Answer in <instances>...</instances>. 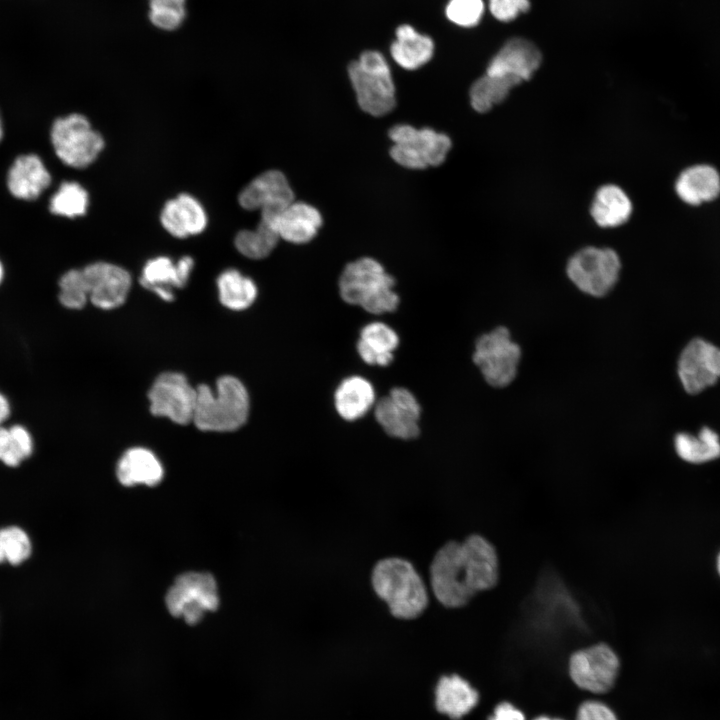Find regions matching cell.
<instances>
[{
    "instance_id": "1",
    "label": "cell",
    "mask_w": 720,
    "mask_h": 720,
    "mask_svg": "<svg viewBox=\"0 0 720 720\" xmlns=\"http://www.w3.org/2000/svg\"><path fill=\"white\" fill-rule=\"evenodd\" d=\"M499 560L494 545L479 534L462 542L449 541L435 554L430 566L431 587L445 607L459 608L473 596L496 586Z\"/></svg>"
},
{
    "instance_id": "2",
    "label": "cell",
    "mask_w": 720,
    "mask_h": 720,
    "mask_svg": "<svg viewBox=\"0 0 720 720\" xmlns=\"http://www.w3.org/2000/svg\"><path fill=\"white\" fill-rule=\"evenodd\" d=\"M371 583L395 618L415 619L427 607L425 584L414 566L405 559L389 557L378 561L372 571Z\"/></svg>"
},
{
    "instance_id": "3",
    "label": "cell",
    "mask_w": 720,
    "mask_h": 720,
    "mask_svg": "<svg viewBox=\"0 0 720 720\" xmlns=\"http://www.w3.org/2000/svg\"><path fill=\"white\" fill-rule=\"evenodd\" d=\"M193 423L202 431L230 432L245 424L249 396L242 382L233 376L217 380L216 393L207 385L196 388Z\"/></svg>"
},
{
    "instance_id": "4",
    "label": "cell",
    "mask_w": 720,
    "mask_h": 720,
    "mask_svg": "<svg viewBox=\"0 0 720 720\" xmlns=\"http://www.w3.org/2000/svg\"><path fill=\"white\" fill-rule=\"evenodd\" d=\"M395 280L373 258L362 257L348 263L339 278V293L348 304L361 306L372 314L396 310L399 297Z\"/></svg>"
},
{
    "instance_id": "5",
    "label": "cell",
    "mask_w": 720,
    "mask_h": 720,
    "mask_svg": "<svg viewBox=\"0 0 720 720\" xmlns=\"http://www.w3.org/2000/svg\"><path fill=\"white\" fill-rule=\"evenodd\" d=\"M348 76L358 105L364 112L378 117L393 110L395 85L389 64L380 52H362L348 65Z\"/></svg>"
},
{
    "instance_id": "6",
    "label": "cell",
    "mask_w": 720,
    "mask_h": 720,
    "mask_svg": "<svg viewBox=\"0 0 720 720\" xmlns=\"http://www.w3.org/2000/svg\"><path fill=\"white\" fill-rule=\"evenodd\" d=\"M521 358V347L505 326L481 334L472 356L485 382L494 388L512 384L518 375Z\"/></svg>"
},
{
    "instance_id": "7",
    "label": "cell",
    "mask_w": 720,
    "mask_h": 720,
    "mask_svg": "<svg viewBox=\"0 0 720 720\" xmlns=\"http://www.w3.org/2000/svg\"><path fill=\"white\" fill-rule=\"evenodd\" d=\"M50 140L56 156L77 169L91 165L104 148L102 135L79 113L57 118L51 126Z\"/></svg>"
},
{
    "instance_id": "8",
    "label": "cell",
    "mask_w": 720,
    "mask_h": 720,
    "mask_svg": "<svg viewBox=\"0 0 720 720\" xmlns=\"http://www.w3.org/2000/svg\"><path fill=\"white\" fill-rule=\"evenodd\" d=\"M388 135L394 143L390 149L392 159L409 169H426L442 164L452 146L448 135L408 124L391 127Z\"/></svg>"
},
{
    "instance_id": "9",
    "label": "cell",
    "mask_w": 720,
    "mask_h": 720,
    "mask_svg": "<svg viewBox=\"0 0 720 720\" xmlns=\"http://www.w3.org/2000/svg\"><path fill=\"white\" fill-rule=\"evenodd\" d=\"M621 271L618 254L611 248L585 247L572 255L566 274L583 294L601 298L616 286Z\"/></svg>"
},
{
    "instance_id": "10",
    "label": "cell",
    "mask_w": 720,
    "mask_h": 720,
    "mask_svg": "<svg viewBox=\"0 0 720 720\" xmlns=\"http://www.w3.org/2000/svg\"><path fill=\"white\" fill-rule=\"evenodd\" d=\"M218 604L216 581L212 575L204 572L180 575L166 596L169 612L190 625L198 623L206 612L216 610Z\"/></svg>"
},
{
    "instance_id": "11",
    "label": "cell",
    "mask_w": 720,
    "mask_h": 720,
    "mask_svg": "<svg viewBox=\"0 0 720 720\" xmlns=\"http://www.w3.org/2000/svg\"><path fill=\"white\" fill-rule=\"evenodd\" d=\"M196 397V388L177 372L159 375L148 392L151 413L180 425L193 421Z\"/></svg>"
},
{
    "instance_id": "12",
    "label": "cell",
    "mask_w": 720,
    "mask_h": 720,
    "mask_svg": "<svg viewBox=\"0 0 720 720\" xmlns=\"http://www.w3.org/2000/svg\"><path fill=\"white\" fill-rule=\"evenodd\" d=\"M618 669L616 653L604 643L575 652L569 661L572 680L580 688L595 693L606 692L612 687Z\"/></svg>"
},
{
    "instance_id": "13",
    "label": "cell",
    "mask_w": 720,
    "mask_h": 720,
    "mask_svg": "<svg viewBox=\"0 0 720 720\" xmlns=\"http://www.w3.org/2000/svg\"><path fill=\"white\" fill-rule=\"evenodd\" d=\"M294 201V193L285 175L268 170L255 177L238 196L242 208L260 211V219L275 222L279 214Z\"/></svg>"
},
{
    "instance_id": "14",
    "label": "cell",
    "mask_w": 720,
    "mask_h": 720,
    "mask_svg": "<svg viewBox=\"0 0 720 720\" xmlns=\"http://www.w3.org/2000/svg\"><path fill=\"white\" fill-rule=\"evenodd\" d=\"M677 370L687 393L702 392L720 378V348L701 338L691 340L680 354Z\"/></svg>"
},
{
    "instance_id": "15",
    "label": "cell",
    "mask_w": 720,
    "mask_h": 720,
    "mask_svg": "<svg viewBox=\"0 0 720 720\" xmlns=\"http://www.w3.org/2000/svg\"><path fill=\"white\" fill-rule=\"evenodd\" d=\"M89 301L100 309L121 306L131 287V276L124 268L107 263L94 262L81 268Z\"/></svg>"
},
{
    "instance_id": "16",
    "label": "cell",
    "mask_w": 720,
    "mask_h": 720,
    "mask_svg": "<svg viewBox=\"0 0 720 720\" xmlns=\"http://www.w3.org/2000/svg\"><path fill=\"white\" fill-rule=\"evenodd\" d=\"M374 414L376 421L391 437L408 440L419 435L421 407L408 389L393 388L376 403Z\"/></svg>"
},
{
    "instance_id": "17",
    "label": "cell",
    "mask_w": 720,
    "mask_h": 720,
    "mask_svg": "<svg viewBox=\"0 0 720 720\" xmlns=\"http://www.w3.org/2000/svg\"><path fill=\"white\" fill-rule=\"evenodd\" d=\"M542 62L537 46L524 38L509 39L490 60L486 74L528 81Z\"/></svg>"
},
{
    "instance_id": "18",
    "label": "cell",
    "mask_w": 720,
    "mask_h": 720,
    "mask_svg": "<svg viewBox=\"0 0 720 720\" xmlns=\"http://www.w3.org/2000/svg\"><path fill=\"white\" fill-rule=\"evenodd\" d=\"M478 701L477 690L458 673H443L434 684V710L449 720H462Z\"/></svg>"
},
{
    "instance_id": "19",
    "label": "cell",
    "mask_w": 720,
    "mask_h": 720,
    "mask_svg": "<svg viewBox=\"0 0 720 720\" xmlns=\"http://www.w3.org/2000/svg\"><path fill=\"white\" fill-rule=\"evenodd\" d=\"M674 190L686 205L710 203L720 196V172L708 163L687 166L678 174Z\"/></svg>"
},
{
    "instance_id": "20",
    "label": "cell",
    "mask_w": 720,
    "mask_h": 720,
    "mask_svg": "<svg viewBox=\"0 0 720 720\" xmlns=\"http://www.w3.org/2000/svg\"><path fill=\"white\" fill-rule=\"evenodd\" d=\"M193 264L190 256L182 257L177 263L165 256L153 258L145 264L140 283L163 300L171 301L174 298L171 288L185 286Z\"/></svg>"
},
{
    "instance_id": "21",
    "label": "cell",
    "mask_w": 720,
    "mask_h": 720,
    "mask_svg": "<svg viewBox=\"0 0 720 720\" xmlns=\"http://www.w3.org/2000/svg\"><path fill=\"white\" fill-rule=\"evenodd\" d=\"M51 175L42 159L36 154L18 156L7 173L10 194L21 200H35L50 185Z\"/></svg>"
},
{
    "instance_id": "22",
    "label": "cell",
    "mask_w": 720,
    "mask_h": 720,
    "mask_svg": "<svg viewBox=\"0 0 720 720\" xmlns=\"http://www.w3.org/2000/svg\"><path fill=\"white\" fill-rule=\"evenodd\" d=\"M160 221L172 236L186 238L197 235L206 228L207 214L196 198L182 193L165 203Z\"/></svg>"
},
{
    "instance_id": "23",
    "label": "cell",
    "mask_w": 720,
    "mask_h": 720,
    "mask_svg": "<svg viewBox=\"0 0 720 720\" xmlns=\"http://www.w3.org/2000/svg\"><path fill=\"white\" fill-rule=\"evenodd\" d=\"M274 225L280 239L304 244L318 233L322 216L312 205L293 201L279 214Z\"/></svg>"
},
{
    "instance_id": "24",
    "label": "cell",
    "mask_w": 720,
    "mask_h": 720,
    "mask_svg": "<svg viewBox=\"0 0 720 720\" xmlns=\"http://www.w3.org/2000/svg\"><path fill=\"white\" fill-rule=\"evenodd\" d=\"M390 53L394 61L406 70H416L429 62L434 53L431 37L419 33L409 24L400 25Z\"/></svg>"
},
{
    "instance_id": "25",
    "label": "cell",
    "mask_w": 720,
    "mask_h": 720,
    "mask_svg": "<svg viewBox=\"0 0 720 720\" xmlns=\"http://www.w3.org/2000/svg\"><path fill=\"white\" fill-rule=\"evenodd\" d=\"M116 474L124 486L145 484L157 485L163 478L164 470L153 452L146 448H132L120 458Z\"/></svg>"
},
{
    "instance_id": "26",
    "label": "cell",
    "mask_w": 720,
    "mask_h": 720,
    "mask_svg": "<svg viewBox=\"0 0 720 720\" xmlns=\"http://www.w3.org/2000/svg\"><path fill=\"white\" fill-rule=\"evenodd\" d=\"M337 413L347 421L363 417L375 403V390L372 384L361 376L345 378L337 387L334 395Z\"/></svg>"
},
{
    "instance_id": "27",
    "label": "cell",
    "mask_w": 720,
    "mask_h": 720,
    "mask_svg": "<svg viewBox=\"0 0 720 720\" xmlns=\"http://www.w3.org/2000/svg\"><path fill=\"white\" fill-rule=\"evenodd\" d=\"M398 344V335L390 326L372 322L362 328L357 351L365 363L387 366L393 360V351Z\"/></svg>"
},
{
    "instance_id": "28",
    "label": "cell",
    "mask_w": 720,
    "mask_h": 720,
    "mask_svg": "<svg viewBox=\"0 0 720 720\" xmlns=\"http://www.w3.org/2000/svg\"><path fill=\"white\" fill-rule=\"evenodd\" d=\"M633 206L627 194L616 185H604L598 189L591 206V215L601 227L624 224L632 214Z\"/></svg>"
},
{
    "instance_id": "29",
    "label": "cell",
    "mask_w": 720,
    "mask_h": 720,
    "mask_svg": "<svg viewBox=\"0 0 720 720\" xmlns=\"http://www.w3.org/2000/svg\"><path fill=\"white\" fill-rule=\"evenodd\" d=\"M35 448L30 428L22 422L0 426V462L9 468H16L29 459Z\"/></svg>"
},
{
    "instance_id": "30",
    "label": "cell",
    "mask_w": 720,
    "mask_h": 720,
    "mask_svg": "<svg viewBox=\"0 0 720 720\" xmlns=\"http://www.w3.org/2000/svg\"><path fill=\"white\" fill-rule=\"evenodd\" d=\"M677 455L692 464H702L720 457L719 435L709 427H702L697 436L680 432L674 438Z\"/></svg>"
},
{
    "instance_id": "31",
    "label": "cell",
    "mask_w": 720,
    "mask_h": 720,
    "mask_svg": "<svg viewBox=\"0 0 720 720\" xmlns=\"http://www.w3.org/2000/svg\"><path fill=\"white\" fill-rule=\"evenodd\" d=\"M217 286L220 302L231 310L247 309L257 297L255 283L235 269L223 271L217 279Z\"/></svg>"
},
{
    "instance_id": "32",
    "label": "cell",
    "mask_w": 720,
    "mask_h": 720,
    "mask_svg": "<svg viewBox=\"0 0 720 720\" xmlns=\"http://www.w3.org/2000/svg\"><path fill=\"white\" fill-rule=\"evenodd\" d=\"M514 78L485 74L471 86L469 97L474 110L485 113L506 99L510 90L519 85Z\"/></svg>"
},
{
    "instance_id": "33",
    "label": "cell",
    "mask_w": 720,
    "mask_h": 720,
    "mask_svg": "<svg viewBox=\"0 0 720 720\" xmlns=\"http://www.w3.org/2000/svg\"><path fill=\"white\" fill-rule=\"evenodd\" d=\"M279 240L274 223L260 219L254 229L239 231L234 244L242 255L258 260L267 257Z\"/></svg>"
},
{
    "instance_id": "34",
    "label": "cell",
    "mask_w": 720,
    "mask_h": 720,
    "mask_svg": "<svg viewBox=\"0 0 720 720\" xmlns=\"http://www.w3.org/2000/svg\"><path fill=\"white\" fill-rule=\"evenodd\" d=\"M88 204V192L81 184L64 181L50 198L49 210L54 215L74 218L84 215Z\"/></svg>"
},
{
    "instance_id": "35",
    "label": "cell",
    "mask_w": 720,
    "mask_h": 720,
    "mask_svg": "<svg viewBox=\"0 0 720 720\" xmlns=\"http://www.w3.org/2000/svg\"><path fill=\"white\" fill-rule=\"evenodd\" d=\"M31 552V540L22 528L9 526L0 529V563L19 565L30 557Z\"/></svg>"
},
{
    "instance_id": "36",
    "label": "cell",
    "mask_w": 720,
    "mask_h": 720,
    "mask_svg": "<svg viewBox=\"0 0 720 720\" xmlns=\"http://www.w3.org/2000/svg\"><path fill=\"white\" fill-rule=\"evenodd\" d=\"M57 286V300L62 307L68 310L85 307L89 299L81 269L74 268L64 272L58 279Z\"/></svg>"
},
{
    "instance_id": "37",
    "label": "cell",
    "mask_w": 720,
    "mask_h": 720,
    "mask_svg": "<svg viewBox=\"0 0 720 720\" xmlns=\"http://www.w3.org/2000/svg\"><path fill=\"white\" fill-rule=\"evenodd\" d=\"M149 18L163 30L178 28L186 15L185 0H149Z\"/></svg>"
},
{
    "instance_id": "38",
    "label": "cell",
    "mask_w": 720,
    "mask_h": 720,
    "mask_svg": "<svg viewBox=\"0 0 720 720\" xmlns=\"http://www.w3.org/2000/svg\"><path fill=\"white\" fill-rule=\"evenodd\" d=\"M484 12L482 0H450L446 6L447 18L461 27L478 24Z\"/></svg>"
},
{
    "instance_id": "39",
    "label": "cell",
    "mask_w": 720,
    "mask_h": 720,
    "mask_svg": "<svg viewBox=\"0 0 720 720\" xmlns=\"http://www.w3.org/2000/svg\"><path fill=\"white\" fill-rule=\"evenodd\" d=\"M530 7L529 0H489L492 15L499 21L508 22Z\"/></svg>"
},
{
    "instance_id": "40",
    "label": "cell",
    "mask_w": 720,
    "mask_h": 720,
    "mask_svg": "<svg viewBox=\"0 0 720 720\" xmlns=\"http://www.w3.org/2000/svg\"><path fill=\"white\" fill-rule=\"evenodd\" d=\"M576 720H617V718L604 704L589 701L579 707Z\"/></svg>"
},
{
    "instance_id": "41",
    "label": "cell",
    "mask_w": 720,
    "mask_h": 720,
    "mask_svg": "<svg viewBox=\"0 0 720 720\" xmlns=\"http://www.w3.org/2000/svg\"><path fill=\"white\" fill-rule=\"evenodd\" d=\"M489 720H525L524 715L510 703H500Z\"/></svg>"
},
{
    "instance_id": "42",
    "label": "cell",
    "mask_w": 720,
    "mask_h": 720,
    "mask_svg": "<svg viewBox=\"0 0 720 720\" xmlns=\"http://www.w3.org/2000/svg\"><path fill=\"white\" fill-rule=\"evenodd\" d=\"M12 417V401L10 397L0 388V426L6 425Z\"/></svg>"
},
{
    "instance_id": "43",
    "label": "cell",
    "mask_w": 720,
    "mask_h": 720,
    "mask_svg": "<svg viewBox=\"0 0 720 720\" xmlns=\"http://www.w3.org/2000/svg\"><path fill=\"white\" fill-rule=\"evenodd\" d=\"M4 279H5V268H4L2 261L0 260V287L2 286V284L4 282Z\"/></svg>"
},
{
    "instance_id": "44",
    "label": "cell",
    "mask_w": 720,
    "mask_h": 720,
    "mask_svg": "<svg viewBox=\"0 0 720 720\" xmlns=\"http://www.w3.org/2000/svg\"><path fill=\"white\" fill-rule=\"evenodd\" d=\"M716 569H717V572H718V574H719V576H720V552H719V554H718V556H717V559H716Z\"/></svg>"
},
{
    "instance_id": "45",
    "label": "cell",
    "mask_w": 720,
    "mask_h": 720,
    "mask_svg": "<svg viewBox=\"0 0 720 720\" xmlns=\"http://www.w3.org/2000/svg\"><path fill=\"white\" fill-rule=\"evenodd\" d=\"M535 720H562V719H552V718H549L546 716H541V717L536 718Z\"/></svg>"
},
{
    "instance_id": "46",
    "label": "cell",
    "mask_w": 720,
    "mask_h": 720,
    "mask_svg": "<svg viewBox=\"0 0 720 720\" xmlns=\"http://www.w3.org/2000/svg\"><path fill=\"white\" fill-rule=\"evenodd\" d=\"M2 137H3V125H2L1 115H0V141H1Z\"/></svg>"
}]
</instances>
